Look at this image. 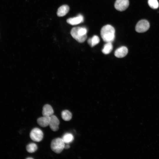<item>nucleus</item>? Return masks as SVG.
<instances>
[{"mask_svg": "<svg viewBox=\"0 0 159 159\" xmlns=\"http://www.w3.org/2000/svg\"><path fill=\"white\" fill-rule=\"evenodd\" d=\"M115 32L114 28L112 26L107 24L101 29L100 35L104 42L112 43L115 38Z\"/></svg>", "mask_w": 159, "mask_h": 159, "instance_id": "f257e3e1", "label": "nucleus"}, {"mask_svg": "<svg viewBox=\"0 0 159 159\" xmlns=\"http://www.w3.org/2000/svg\"><path fill=\"white\" fill-rule=\"evenodd\" d=\"M87 30L85 27H77L71 29L70 34L72 37L78 42H84L87 38Z\"/></svg>", "mask_w": 159, "mask_h": 159, "instance_id": "f03ea898", "label": "nucleus"}, {"mask_svg": "<svg viewBox=\"0 0 159 159\" xmlns=\"http://www.w3.org/2000/svg\"><path fill=\"white\" fill-rule=\"evenodd\" d=\"M65 143L62 138H57L51 142V148L52 150L56 153H61L64 149Z\"/></svg>", "mask_w": 159, "mask_h": 159, "instance_id": "7ed1b4c3", "label": "nucleus"}, {"mask_svg": "<svg viewBox=\"0 0 159 159\" xmlns=\"http://www.w3.org/2000/svg\"><path fill=\"white\" fill-rule=\"evenodd\" d=\"M31 139L33 141L39 142L41 141L43 137V133L41 130L38 128H33L30 133Z\"/></svg>", "mask_w": 159, "mask_h": 159, "instance_id": "20e7f679", "label": "nucleus"}, {"mask_svg": "<svg viewBox=\"0 0 159 159\" xmlns=\"http://www.w3.org/2000/svg\"><path fill=\"white\" fill-rule=\"evenodd\" d=\"M150 24L146 20H141L139 21L136 25V31L139 33H143L146 32L149 29Z\"/></svg>", "mask_w": 159, "mask_h": 159, "instance_id": "39448f33", "label": "nucleus"}, {"mask_svg": "<svg viewBox=\"0 0 159 159\" xmlns=\"http://www.w3.org/2000/svg\"><path fill=\"white\" fill-rule=\"evenodd\" d=\"M129 3L128 0H116L114 4V7L117 11H123L127 8Z\"/></svg>", "mask_w": 159, "mask_h": 159, "instance_id": "423d86ee", "label": "nucleus"}, {"mask_svg": "<svg viewBox=\"0 0 159 159\" xmlns=\"http://www.w3.org/2000/svg\"><path fill=\"white\" fill-rule=\"evenodd\" d=\"M59 121L55 115H52L50 116L49 125L51 129L53 131H57L59 128Z\"/></svg>", "mask_w": 159, "mask_h": 159, "instance_id": "0eeeda50", "label": "nucleus"}, {"mask_svg": "<svg viewBox=\"0 0 159 159\" xmlns=\"http://www.w3.org/2000/svg\"><path fill=\"white\" fill-rule=\"evenodd\" d=\"M84 19L83 16L81 14H79L76 17L68 19L67 20V22L70 25H74L83 22Z\"/></svg>", "mask_w": 159, "mask_h": 159, "instance_id": "6e6552de", "label": "nucleus"}, {"mask_svg": "<svg viewBox=\"0 0 159 159\" xmlns=\"http://www.w3.org/2000/svg\"><path fill=\"white\" fill-rule=\"evenodd\" d=\"M127 48L125 46L121 47L117 49L115 52V55L118 58H122L127 54Z\"/></svg>", "mask_w": 159, "mask_h": 159, "instance_id": "1a4fd4ad", "label": "nucleus"}, {"mask_svg": "<svg viewBox=\"0 0 159 159\" xmlns=\"http://www.w3.org/2000/svg\"><path fill=\"white\" fill-rule=\"evenodd\" d=\"M50 117L43 116L38 118L37 122L38 124L42 127H45L49 125Z\"/></svg>", "mask_w": 159, "mask_h": 159, "instance_id": "9d476101", "label": "nucleus"}, {"mask_svg": "<svg viewBox=\"0 0 159 159\" xmlns=\"http://www.w3.org/2000/svg\"><path fill=\"white\" fill-rule=\"evenodd\" d=\"M52 107L49 104L44 105L43 107L42 114L43 116L50 117L54 114Z\"/></svg>", "mask_w": 159, "mask_h": 159, "instance_id": "9b49d317", "label": "nucleus"}, {"mask_svg": "<svg viewBox=\"0 0 159 159\" xmlns=\"http://www.w3.org/2000/svg\"><path fill=\"white\" fill-rule=\"evenodd\" d=\"M69 7L67 5H64L60 6L58 9L57 15L61 17L65 15L69 11Z\"/></svg>", "mask_w": 159, "mask_h": 159, "instance_id": "f8f14e48", "label": "nucleus"}, {"mask_svg": "<svg viewBox=\"0 0 159 159\" xmlns=\"http://www.w3.org/2000/svg\"><path fill=\"white\" fill-rule=\"evenodd\" d=\"M100 41L99 37L97 35H94L92 37L89 38L87 40L88 44L91 47H93L99 43Z\"/></svg>", "mask_w": 159, "mask_h": 159, "instance_id": "ddd939ff", "label": "nucleus"}, {"mask_svg": "<svg viewBox=\"0 0 159 159\" xmlns=\"http://www.w3.org/2000/svg\"><path fill=\"white\" fill-rule=\"evenodd\" d=\"M113 49V46L111 42H107L104 46L102 52L103 53L107 54H109Z\"/></svg>", "mask_w": 159, "mask_h": 159, "instance_id": "4468645a", "label": "nucleus"}, {"mask_svg": "<svg viewBox=\"0 0 159 159\" xmlns=\"http://www.w3.org/2000/svg\"><path fill=\"white\" fill-rule=\"evenodd\" d=\"M61 116L62 119L64 121H69L71 119L72 115L69 110H64L62 112Z\"/></svg>", "mask_w": 159, "mask_h": 159, "instance_id": "2eb2a0df", "label": "nucleus"}, {"mask_svg": "<svg viewBox=\"0 0 159 159\" xmlns=\"http://www.w3.org/2000/svg\"><path fill=\"white\" fill-rule=\"evenodd\" d=\"M62 139L65 143L68 144L73 141L74 137L71 133H66L64 135Z\"/></svg>", "mask_w": 159, "mask_h": 159, "instance_id": "dca6fc26", "label": "nucleus"}, {"mask_svg": "<svg viewBox=\"0 0 159 159\" xmlns=\"http://www.w3.org/2000/svg\"><path fill=\"white\" fill-rule=\"evenodd\" d=\"M37 146L34 143H31L26 146L27 151L29 153H33L36 151L37 149Z\"/></svg>", "mask_w": 159, "mask_h": 159, "instance_id": "f3484780", "label": "nucleus"}, {"mask_svg": "<svg viewBox=\"0 0 159 159\" xmlns=\"http://www.w3.org/2000/svg\"><path fill=\"white\" fill-rule=\"evenodd\" d=\"M148 3L149 6L153 9H157L159 7L157 0H148Z\"/></svg>", "mask_w": 159, "mask_h": 159, "instance_id": "a211bd4d", "label": "nucleus"}, {"mask_svg": "<svg viewBox=\"0 0 159 159\" xmlns=\"http://www.w3.org/2000/svg\"><path fill=\"white\" fill-rule=\"evenodd\" d=\"M69 148L70 146L69 145L67 144L65 145L64 148L65 149H67Z\"/></svg>", "mask_w": 159, "mask_h": 159, "instance_id": "6ab92c4d", "label": "nucleus"}, {"mask_svg": "<svg viewBox=\"0 0 159 159\" xmlns=\"http://www.w3.org/2000/svg\"><path fill=\"white\" fill-rule=\"evenodd\" d=\"M26 159H33V158H26Z\"/></svg>", "mask_w": 159, "mask_h": 159, "instance_id": "aec40b11", "label": "nucleus"}]
</instances>
